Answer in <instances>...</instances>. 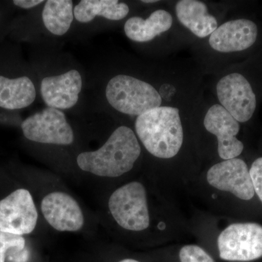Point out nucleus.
Listing matches in <instances>:
<instances>
[{
  "label": "nucleus",
  "instance_id": "obj_1",
  "mask_svg": "<svg viewBox=\"0 0 262 262\" xmlns=\"http://www.w3.org/2000/svg\"><path fill=\"white\" fill-rule=\"evenodd\" d=\"M141 146L130 127L120 126L114 131L101 148L78 155L81 170L98 177H120L130 171L141 155Z\"/></svg>",
  "mask_w": 262,
  "mask_h": 262
},
{
  "label": "nucleus",
  "instance_id": "obj_2",
  "mask_svg": "<svg viewBox=\"0 0 262 262\" xmlns=\"http://www.w3.org/2000/svg\"><path fill=\"white\" fill-rule=\"evenodd\" d=\"M135 129L146 149L160 159L174 158L184 142L180 110L170 105H163L138 116Z\"/></svg>",
  "mask_w": 262,
  "mask_h": 262
},
{
  "label": "nucleus",
  "instance_id": "obj_3",
  "mask_svg": "<svg viewBox=\"0 0 262 262\" xmlns=\"http://www.w3.org/2000/svg\"><path fill=\"white\" fill-rule=\"evenodd\" d=\"M106 98L115 110L130 116L163 106V95L155 86L127 75H117L108 81Z\"/></svg>",
  "mask_w": 262,
  "mask_h": 262
},
{
  "label": "nucleus",
  "instance_id": "obj_4",
  "mask_svg": "<svg viewBox=\"0 0 262 262\" xmlns=\"http://www.w3.org/2000/svg\"><path fill=\"white\" fill-rule=\"evenodd\" d=\"M108 208L122 228L142 231L149 226L146 189L141 183L130 182L115 190L110 196Z\"/></svg>",
  "mask_w": 262,
  "mask_h": 262
},
{
  "label": "nucleus",
  "instance_id": "obj_5",
  "mask_svg": "<svg viewBox=\"0 0 262 262\" xmlns=\"http://www.w3.org/2000/svg\"><path fill=\"white\" fill-rule=\"evenodd\" d=\"M222 259L250 261L262 257V226L256 223H237L224 229L218 237Z\"/></svg>",
  "mask_w": 262,
  "mask_h": 262
},
{
  "label": "nucleus",
  "instance_id": "obj_6",
  "mask_svg": "<svg viewBox=\"0 0 262 262\" xmlns=\"http://www.w3.org/2000/svg\"><path fill=\"white\" fill-rule=\"evenodd\" d=\"M215 95L221 106L239 122L252 118L257 99L249 81L242 74L222 75L215 83Z\"/></svg>",
  "mask_w": 262,
  "mask_h": 262
},
{
  "label": "nucleus",
  "instance_id": "obj_7",
  "mask_svg": "<svg viewBox=\"0 0 262 262\" xmlns=\"http://www.w3.org/2000/svg\"><path fill=\"white\" fill-rule=\"evenodd\" d=\"M27 139L42 144L70 145L74 132L61 110L48 107L29 117L21 124Z\"/></svg>",
  "mask_w": 262,
  "mask_h": 262
},
{
  "label": "nucleus",
  "instance_id": "obj_8",
  "mask_svg": "<svg viewBox=\"0 0 262 262\" xmlns=\"http://www.w3.org/2000/svg\"><path fill=\"white\" fill-rule=\"evenodd\" d=\"M38 220L32 194L19 189L0 201V231L24 235L32 232Z\"/></svg>",
  "mask_w": 262,
  "mask_h": 262
},
{
  "label": "nucleus",
  "instance_id": "obj_9",
  "mask_svg": "<svg viewBox=\"0 0 262 262\" xmlns=\"http://www.w3.org/2000/svg\"><path fill=\"white\" fill-rule=\"evenodd\" d=\"M203 125L217 138L218 153L222 160L237 158L244 151V144L237 138L239 122L220 103H213L206 110Z\"/></svg>",
  "mask_w": 262,
  "mask_h": 262
},
{
  "label": "nucleus",
  "instance_id": "obj_10",
  "mask_svg": "<svg viewBox=\"0 0 262 262\" xmlns=\"http://www.w3.org/2000/svg\"><path fill=\"white\" fill-rule=\"evenodd\" d=\"M207 180L212 187L231 192L244 201H249L254 196L247 165L239 158L215 164L208 170Z\"/></svg>",
  "mask_w": 262,
  "mask_h": 262
},
{
  "label": "nucleus",
  "instance_id": "obj_11",
  "mask_svg": "<svg viewBox=\"0 0 262 262\" xmlns=\"http://www.w3.org/2000/svg\"><path fill=\"white\" fill-rule=\"evenodd\" d=\"M212 51L229 54L252 47L258 38L257 25L248 19H234L219 26L208 37Z\"/></svg>",
  "mask_w": 262,
  "mask_h": 262
},
{
  "label": "nucleus",
  "instance_id": "obj_12",
  "mask_svg": "<svg viewBox=\"0 0 262 262\" xmlns=\"http://www.w3.org/2000/svg\"><path fill=\"white\" fill-rule=\"evenodd\" d=\"M48 223L60 232H76L84 225V215L77 202L70 194L54 192L47 194L41 205Z\"/></svg>",
  "mask_w": 262,
  "mask_h": 262
},
{
  "label": "nucleus",
  "instance_id": "obj_13",
  "mask_svg": "<svg viewBox=\"0 0 262 262\" xmlns=\"http://www.w3.org/2000/svg\"><path fill=\"white\" fill-rule=\"evenodd\" d=\"M82 87L80 72L75 70L45 77L41 82V95L48 107L67 110L75 106Z\"/></svg>",
  "mask_w": 262,
  "mask_h": 262
},
{
  "label": "nucleus",
  "instance_id": "obj_14",
  "mask_svg": "<svg viewBox=\"0 0 262 262\" xmlns=\"http://www.w3.org/2000/svg\"><path fill=\"white\" fill-rule=\"evenodd\" d=\"M175 13L179 23L200 39L209 37L220 26L206 3L199 0L177 2Z\"/></svg>",
  "mask_w": 262,
  "mask_h": 262
},
{
  "label": "nucleus",
  "instance_id": "obj_15",
  "mask_svg": "<svg viewBox=\"0 0 262 262\" xmlns=\"http://www.w3.org/2000/svg\"><path fill=\"white\" fill-rule=\"evenodd\" d=\"M173 17L164 9L155 10L147 18L133 16L124 25L125 35L136 42H148L168 32L173 27Z\"/></svg>",
  "mask_w": 262,
  "mask_h": 262
},
{
  "label": "nucleus",
  "instance_id": "obj_16",
  "mask_svg": "<svg viewBox=\"0 0 262 262\" xmlns=\"http://www.w3.org/2000/svg\"><path fill=\"white\" fill-rule=\"evenodd\" d=\"M36 90L27 77L9 79L0 76V107L20 110L30 106L35 100Z\"/></svg>",
  "mask_w": 262,
  "mask_h": 262
},
{
  "label": "nucleus",
  "instance_id": "obj_17",
  "mask_svg": "<svg viewBox=\"0 0 262 262\" xmlns=\"http://www.w3.org/2000/svg\"><path fill=\"white\" fill-rule=\"evenodd\" d=\"M128 5L117 0H82L74 8V16L81 23H89L96 16L122 20L128 15Z\"/></svg>",
  "mask_w": 262,
  "mask_h": 262
},
{
  "label": "nucleus",
  "instance_id": "obj_18",
  "mask_svg": "<svg viewBox=\"0 0 262 262\" xmlns=\"http://www.w3.org/2000/svg\"><path fill=\"white\" fill-rule=\"evenodd\" d=\"M45 27L53 34L62 36L70 30L74 18L73 2L48 0L42 10Z\"/></svg>",
  "mask_w": 262,
  "mask_h": 262
},
{
  "label": "nucleus",
  "instance_id": "obj_19",
  "mask_svg": "<svg viewBox=\"0 0 262 262\" xmlns=\"http://www.w3.org/2000/svg\"><path fill=\"white\" fill-rule=\"evenodd\" d=\"M25 246L23 236L0 231V262H5V254L8 250L15 248L18 251H23Z\"/></svg>",
  "mask_w": 262,
  "mask_h": 262
},
{
  "label": "nucleus",
  "instance_id": "obj_20",
  "mask_svg": "<svg viewBox=\"0 0 262 262\" xmlns=\"http://www.w3.org/2000/svg\"><path fill=\"white\" fill-rule=\"evenodd\" d=\"M179 258L181 262H215L205 250L195 245L184 246L179 253Z\"/></svg>",
  "mask_w": 262,
  "mask_h": 262
},
{
  "label": "nucleus",
  "instance_id": "obj_21",
  "mask_svg": "<svg viewBox=\"0 0 262 262\" xmlns=\"http://www.w3.org/2000/svg\"><path fill=\"white\" fill-rule=\"evenodd\" d=\"M249 172L254 192L262 203V158L253 162Z\"/></svg>",
  "mask_w": 262,
  "mask_h": 262
},
{
  "label": "nucleus",
  "instance_id": "obj_22",
  "mask_svg": "<svg viewBox=\"0 0 262 262\" xmlns=\"http://www.w3.org/2000/svg\"><path fill=\"white\" fill-rule=\"evenodd\" d=\"M43 3L44 1L42 0H15L13 1L15 5L24 9H30Z\"/></svg>",
  "mask_w": 262,
  "mask_h": 262
},
{
  "label": "nucleus",
  "instance_id": "obj_23",
  "mask_svg": "<svg viewBox=\"0 0 262 262\" xmlns=\"http://www.w3.org/2000/svg\"><path fill=\"white\" fill-rule=\"evenodd\" d=\"M119 262H140L139 261H136V260L130 259V258H127V259L122 260V261Z\"/></svg>",
  "mask_w": 262,
  "mask_h": 262
},
{
  "label": "nucleus",
  "instance_id": "obj_24",
  "mask_svg": "<svg viewBox=\"0 0 262 262\" xmlns=\"http://www.w3.org/2000/svg\"><path fill=\"white\" fill-rule=\"evenodd\" d=\"M141 3H150V4H151V3H158V1H156V0H155V1H151V0H150V1H141Z\"/></svg>",
  "mask_w": 262,
  "mask_h": 262
}]
</instances>
